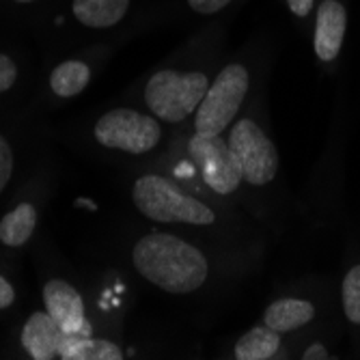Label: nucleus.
Masks as SVG:
<instances>
[{"mask_svg": "<svg viewBox=\"0 0 360 360\" xmlns=\"http://www.w3.org/2000/svg\"><path fill=\"white\" fill-rule=\"evenodd\" d=\"M15 78H18L15 63L7 54H0V93L9 91L15 84Z\"/></svg>", "mask_w": 360, "mask_h": 360, "instance_id": "obj_19", "label": "nucleus"}, {"mask_svg": "<svg viewBox=\"0 0 360 360\" xmlns=\"http://www.w3.org/2000/svg\"><path fill=\"white\" fill-rule=\"evenodd\" d=\"M302 358H307V360H323V358H328V352H326V347H323V345L315 343V345H311V347L304 352V356H302Z\"/></svg>", "mask_w": 360, "mask_h": 360, "instance_id": "obj_23", "label": "nucleus"}, {"mask_svg": "<svg viewBox=\"0 0 360 360\" xmlns=\"http://www.w3.org/2000/svg\"><path fill=\"white\" fill-rule=\"evenodd\" d=\"M65 333L50 313H32L22 330V345L35 360H50L58 356Z\"/></svg>", "mask_w": 360, "mask_h": 360, "instance_id": "obj_10", "label": "nucleus"}, {"mask_svg": "<svg viewBox=\"0 0 360 360\" xmlns=\"http://www.w3.org/2000/svg\"><path fill=\"white\" fill-rule=\"evenodd\" d=\"M229 147H231L242 179L252 186H266L274 179L278 171V151L268 134L252 119H240L229 134Z\"/></svg>", "mask_w": 360, "mask_h": 360, "instance_id": "obj_5", "label": "nucleus"}, {"mask_svg": "<svg viewBox=\"0 0 360 360\" xmlns=\"http://www.w3.org/2000/svg\"><path fill=\"white\" fill-rule=\"evenodd\" d=\"M210 80L201 72H175L162 70L153 74L145 89V102L153 117L179 123L194 115L207 93Z\"/></svg>", "mask_w": 360, "mask_h": 360, "instance_id": "obj_3", "label": "nucleus"}, {"mask_svg": "<svg viewBox=\"0 0 360 360\" xmlns=\"http://www.w3.org/2000/svg\"><path fill=\"white\" fill-rule=\"evenodd\" d=\"M134 203L151 220L158 222H186V224H212L214 212L188 196L175 184L160 175H145L134 184Z\"/></svg>", "mask_w": 360, "mask_h": 360, "instance_id": "obj_2", "label": "nucleus"}, {"mask_svg": "<svg viewBox=\"0 0 360 360\" xmlns=\"http://www.w3.org/2000/svg\"><path fill=\"white\" fill-rule=\"evenodd\" d=\"M11 173H13V151L9 143L5 141V136L0 134V192L9 184Z\"/></svg>", "mask_w": 360, "mask_h": 360, "instance_id": "obj_18", "label": "nucleus"}, {"mask_svg": "<svg viewBox=\"0 0 360 360\" xmlns=\"http://www.w3.org/2000/svg\"><path fill=\"white\" fill-rule=\"evenodd\" d=\"M248 72L240 63L226 65L218 78L207 86L203 102L196 108L194 129L203 136H220L236 119L248 93Z\"/></svg>", "mask_w": 360, "mask_h": 360, "instance_id": "obj_4", "label": "nucleus"}, {"mask_svg": "<svg viewBox=\"0 0 360 360\" xmlns=\"http://www.w3.org/2000/svg\"><path fill=\"white\" fill-rule=\"evenodd\" d=\"M345 9L337 0H323L317 11L315 24V52L319 60L328 63L339 56L345 37Z\"/></svg>", "mask_w": 360, "mask_h": 360, "instance_id": "obj_9", "label": "nucleus"}, {"mask_svg": "<svg viewBox=\"0 0 360 360\" xmlns=\"http://www.w3.org/2000/svg\"><path fill=\"white\" fill-rule=\"evenodd\" d=\"M129 0H74V15L89 28H108L119 24Z\"/></svg>", "mask_w": 360, "mask_h": 360, "instance_id": "obj_13", "label": "nucleus"}, {"mask_svg": "<svg viewBox=\"0 0 360 360\" xmlns=\"http://www.w3.org/2000/svg\"><path fill=\"white\" fill-rule=\"evenodd\" d=\"M13 300H15V291L11 283L0 274V309H7L9 304H13Z\"/></svg>", "mask_w": 360, "mask_h": 360, "instance_id": "obj_21", "label": "nucleus"}, {"mask_svg": "<svg viewBox=\"0 0 360 360\" xmlns=\"http://www.w3.org/2000/svg\"><path fill=\"white\" fill-rule=\"evenodd\" d=\"M15 3H22V5H26V3H32V0H15Z\"/></svg>", "mask_w": 360, "mask_h": 360, "instance_id": "obj_24", "label": "nucleus"}, {"mask_svg": "<svg viewBox=\"0 0 360 360\" xmlns=\"http://www.w3.org/2000/svg\"><path fill=\"white\" fill-rule=\"evenodd\" d=\"M35 224H37L35 207L30 203H20L0 222V242L11 248L26 244L32 231H35Z\"/></svg>", "mask_w": 360, "mask_h": 360, "instance_id": "obj_14", "label": "nucleus"}, {"mask_svg": "<svg viewBox=\"0 0 360 360\" xmlns=\"http://www.w3.org/2000/svg\"><path fill=\"white\" fill-rule=\"evenodd\" d=\"M136 270L169 293H190L207 281V259L192 244L171 233H149L134 246Z\"/></svg>", "mask_w": 360, "mask_h": 360, "instance_id": "obj_1", "label": "nucleus"}, {"mask_svg": "<svg viewBox=\"0 0 360 360\" xmlns=\"http://www.w3.org/2000/svg\"><path fill=\"white\" fill-rule=\"evenodd\" d=\"M188 149L205 184L216 194H231L238 190L242 181V171L231 147L222 141V136L194 134Z\"/></svg>", "mask_w": 360, "mask_h": 360, "instance_id": "obj_7", "label": "nucleus"}, {"mask_svg": "<svg viewBox=\"0 0 360 360\" xmlns=\"http://www.w3.org/2000/svg\"><path fill=\"white\" fill-rule=\"evenodd\" d=\"M313 317H315V309L311 302L285 298V300H276L274 304L266 309L264 323L281 335V333H291L296 328H302Z\"/></svg>", "mask_w": 360, "mask_h": 360, "instance_id": "obj_11", "label": "nucleus"}, {"mask_svg": "<svg viewBox=\"0 0 360 360\" xmlns=\"http://www.w3.org/2000/svg\"><path fill=\"white\" fill-rule=\"evenodd\" d=\"M287 5H289V9L296 13L298 18H304L313 9V0H287Z\"/></svg>", "mask_w": 360, "mask_h": 360, "instance_id": "obj_22", "label": "nucleus"}, {"mask_svg": "<svg viewBox=\"0 0 360 360\" xmlns=\"http://www.w3.org/2000/svg\"><path fill=\"white\" fill-rule=\"evenodd\" d=\"M95 139L104 147L127 153H147L162 139V127L151 115L117 108L106 112L95 125Z\"/></svg>", "mask_w": 360, "mask_h": 360, "instance_id": "obj_6", "label": "nucleus"}, {"mask_svg": "<svg viewBox=\"0 0 360 360\" xmlns=\"http://www.w3.org/2000/svg\"><path fill=\"white\" fill-rule=\"evenodd\" d=\"M281 347V337L276 330L268 326H257L248 330L236 345V358L238 360H268L274 358V354Z\"/></svg>", "mask_w": 360, "mask_h": 360, "instance_id": "obj_15", "label": "nucleus"}, {"mask_svg": "<svg viewBox=\"0 0 360 360\" xmlns=\"http://www.w3.org/2000/svg\"><path fill=\"white\" fill-rule=\"evenodd\" d=\"M58 356L63 360H121L123 352L119 345L91 339L89 335H65Z\"/></svg>", "mask_w": 360, "mask_h": 360, "instance_id": "obj_12", "label": "nucleus"}, {"mask_svg": "<svg viewBox=\"0 0 360 360\" xmlns=\"http://www.w3.org/2000/svg\"><path fill=\"white\" fill-rule=\"evenodd\" d=\"M231 0H188V5L196 11V13H203V15H212L216 11H222Z\"/></svg>", "mask_w": 360, "mask_h": 360, "instance_id": "obj_20", "label": "nucleus"}, {"mask_svg": "<svg viewBox=\"0 0 360 360\" xmlns=\"http://www.w3.org/2000/svg\"><path fill=\"white\" fill-rule=\"evenodd\" d=\"M91 80V72L80 60H65L52 72L50 86L58 97H74L84 91Z\"/></svg>", "mask_w": 360, "mask_h": 360, "instance_id": "obj_16", "label": "nucleus"}, {"mask_svg": "<svg viewBox=\"0 0 360 360\" xmlns=\"http://www.w3.org/2000/svg\"><path fill=\"white\" fill-rule=\"evenodd\" d=\"M341 296H343V309L347 319L360 323V266H354L343 278Z\"/></svg>", "mask_w": 360, "mask_h": 360, "instance_id": "obj_17", "label": "nucleus"}, {"mask_svg": "<svg viewBox=\"0 0 360 360\" xmlns=\"http://www.w3.org/2000/svg\"><path fill=\"white\" fill-rule=\"evenodd\" d=\"M44 302L65 335H89L82 298L68 281H50L44 287Z\"/></svg>", "mask_w": 360, "mask_h": 360, "instance_id": "obj_8", "label": "nucleus"}]
</instances>
